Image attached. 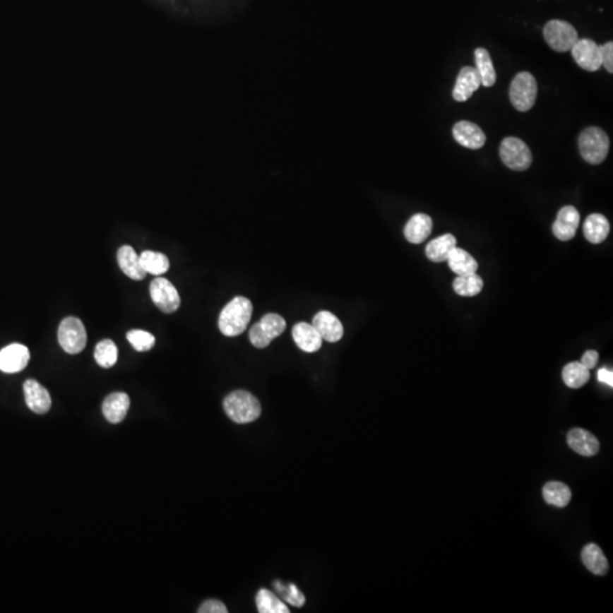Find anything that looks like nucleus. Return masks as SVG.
Segmentation results:
<instances>
[{
    "instance_id": "f257e3e1",
    "label": "nucleus",
    "mask_w": 613,
    "mask_h": 613,
    "mask_svg": "<svg viewBox=\"0 0 613 613\" xmlns=\"http://www.w3.org/2000/svg\"><path fill=\"white\" fill-rule=\"evenodd\" d=\"M252 306L251 301L244 297H237L229 304L224 306L218 319V327L224 335L233 336L240 335L251 319Z\"/></svg>"
},
{
    "instance_id": "f03ea898",
    "label": "nucleus",
    "mask_w": 613,
    "mask_h": 613,
    "mask_svg": "<svg viewBox=\"0 0 613 613\" xmlns=\"http://www.w3.org/2000/svg\"><path fill=\"white\" fill-rule=\"evenodd\" d=\"M224 410L230 419L237 424H249L261 415V405L248 391L237 390L224 399Z\"/></svg>"
},
{
    "instance_id": "7ed1b4c3",
    "label": "nucleus",
    "mask_w": 613,
    "mask_h": 613,
    "mask_svg": "<svg viewBox=\"0 0 613 613\" xmlns=\"http://www.w3.org/2000/svg\"><path fill=\"white\" fill-rule=\"evenodd\" d=\"M579 151L583 158L592 165H599L607 158L610 140L602 129H585L578 138Z\"/></svg>"
},
{
    "instance_id": "20e7f679",
    "label": "nucleus",
    "mask_w": 613,
    "mask_h": 613,
    "mask_svg": "<svg viewBox=\"0 0 613 613\" xmlns=\"http://www.w3.org/2000/svg\"><path fill=\"white\" fill-rule=\"evenodd\" d=\"M510 100L516 109L528 112L535 105L537 83L530 72H521L512 80L509 91Z\"/></svg>"
},
{
    "instance_id": "39448f33",
    "label": "nucleus",
    "mask_w": 613,
    "mask_h": 613,
    "mask_svg": "<svg viewBox=\"0 0 613 613\" xmlns=\"http://www.w3.org/2000/svg\"><path fill=\"white\" fill-rule=\"evenodd\" d=\"M87 340L85 327L76 317L63 319L58 327V342L65 352L78 355L87 345Z\"/></svg>"
},
{
    "instance_id": "423d86ee",
    "label": "nucleus",
    "mask_w": 613,
    "mask_h": 613,
    "mask_svg": "<svg viewBox=\"0 0 613 613\" xmlns=\"http://www.w3.org/2000/svg\"><path fill=\"white\" fill-rule=\"evenodd\" d=\"M287 328V323L282 316L278 314H267L261 321L251 327L249 339L254 347L263 349L268 347L273 340L283 334Z\"/></svg>"
},
{
    "instance_id": "0eeeda50",
    "label": "nucleus",
    "mask_w": 613,
    "mask_h": 613,
    "mask_svg": "<svg viewBox=\"0 0 613 613\" xmlns=\"http://www.w3.org/2000/svg\"><path fill=\"white\" fill-rule=\"evenodd\" d=\"M543 35L547 44L558 52H569L579 39L575 28L561 20H549L544 26Z\"/></svg>"
},
{
    "instance_id": "6e6552de",
    "label": "nucleus",
    "mask_w": 613,
    "mask_h": 613,
    "mask_svg": "<svg viewBox=\"0 0 613 613\" xmlns=\"http://www.w3.org/2000/svg\"><path fill=\"white\" fill-rule=\"evenodd\" d=\"M500 157L504 165L513 171H526L532 165V156L530 148L523 140L509 136L500 145Z\"/></svg>"
},
{
    "instance_id": "1a4fd4ad",
    "label": "nucleus",
    "mask_w": 613,
    "mask_h": 613,
    "mask_svg": "<svg viewBox=\"0 0 613 613\" xmlns=\"http://www.w3.org/2000/svg\"><path fill=\"white\" fill-rule=\"evenodd\" d=\"M150 295L153 304L162 313L172 314L179 309L181 298L171 282L166 278H157L151 282Z\"/></svg>"
},
{
    "instance_id": "9d476101",
    "label": "nucleus",
    "mask_w": 613,
    "mask_h": 613,
    "mask_svg": "<svg viewBox=\"0 0 613 613\" xmlns=\"http://www.w3.org/2000/svg\"><path fill=\"white\" fill-rule=\"evenodd\" d=\"M571 55L583 70L596 72L602 66L601 48L590 39H578L571 48Z\"/></svg>"
},
{
    "instance_id": "9b49d317",
    "label": "nucleus",
    "mask_w": 613,
    "mask_h": 613,
    "mask_svg": "<svg viewBox=\"0 0 613 613\" xmlns=\"http://www.w3.org/2000/svg\"><path fill=\"white\" fill-rule=\"evenodd\" d=\"M30 360V351L25 345L13 343L0 351V371L7 374L23 371Z\"/></svg>"
},
{
    "instance_id": "f8f14e48",
    "label": "nucleus",
    "mask_w": 613,
    "mask_h": 613,
    "mask_svg": "<svg viewBox=\"0 0 613 613\" xmlns=\"http://www.w3.org/2000/svg\"><path fill=\"white\" fill-rule=\"evenodd\" d=\"M581 223L579 213L573 206H564L560 209L553 224V234L560 241L573 239Z\"/></svg>"
},
{
    "instance_id": "ddd939ff",
    "label": "nucleus",
    "mask_w": 613,
    "mask_h": 613,
    "mask_svg": "<svg viewBox=\"0 0 613 613\" xmlns=\"http://www.w3.org/2000/svg\"><path fill=\"white\" fill-rule=\"evenodd\" d=\"M452 134L456 141L463 147L477 150L485 145L486 136L478 125L468 121H460L456 123L452 130Z\"/></svg>"
},
{
    "instance_id": "4468645a",
    "label": "nucleus",
    "mask_w": 613,
    "mask_h": 613,
    "mask_svg": "<svg viewBox=\"0 0 613 613\" xmlns=\"http://www.w3.org/2000/svg\"><path fill=\"white\" fill-rule=\"evenodd\" d=\"M26 405L35 414L44 415L52 407V398L46 388L35 379H28L23 385Z\"/></svg>"
},
{
    "instance_id": "2eb2a0df",
    "label": "nucleus",
    "mask_w": 613,
    "mask_h": 613,
    "mask_svg": "<svg viewBox=\"0 0 613 613\" xmlns=\"http://www.w3.org/2000/svg\"><path fill=\"white\" fill-rule=\"evenodd\" d=\"M482 85L480 74L475 67H463L453 88L452 97L459 102H467Z\"/></svg>"
},
{
    "instance_id": "dca6fc26",
    "label": "nucleus",
    "mask_w": 613,
    "mask_h": 613,
    "mask_svg": "<svg viewBox=\"0 0 613 613\" xmlns=\"http://www.w3.org/2000/svg\"><path fill=\"white\" fill-rule=\"evenodd\" d=\"M313 326L319 333L321 339L330 343H335L342 339L345 328L340 319L330 311H319L313 319Z\"/></svg>"
},
{
    "instance_id": "f3484780",
    "label": "nucleus",
    "mask_w": 613,
    "mask_h": 613,
    "mask_svg": "<svg viewBox=\"0 0 613 613\" xmlns=\"http://www.w3.org/2000/svg\"><path fill=\"white\" fill-rule=\"evenodd\" d=\"M567 442L571 450L584 457H593L600 451L597 439L583 428H573L568 433Z\"/></svg>"
},
{
    "instance_id": "a211bd4d",
    "label": "nucleus",
    "mask_w": 613,
    "mask_h": 613,
    "mask_svg": "<svg viewBox=\"0 0 613 613\" xmlns=\"http://www.w3.org/2000/svg\"><path fill=\"white\" fill-rule=\"evenodd\" d=\"M130 398L123 392H115L104 400L102 414L112 424H119L125 419L130 409Z\"/></svg>"
},
{
    "instance_id": "6ab92c4d",
    "label": "nucleus",
    "mask_w": 613,
    "mask_h": 613,
    "mask_svg": "<svg viewBox=\"0 0 613 613\" xmlns=\"http://www.w3.org/2000/svg\"><path fill=\"white\" fill-rule=\"evenodd\" d=\"M292 336L295 345H298L301 350L304 351V352H316L321 349V345H323V339L313 324L298 323L293 327Z\"/></svg>"
},
{
    "instance_id": "aec40b11",
    "label": "nucleus",
    "mask_w": 613,
    "mask_h": 613,
    "mask_svg": "<svg viewBox=\"0 0 613 613\" xmlns=\"http://www.w3.org/2000/svg\"><path fill=\"white\" fill-rule=\"evenodd\" d=\"M117 261L123 273L134 281H141L145 278L147 273L142 267L140 256L132 246H121L117 251Z\"/></svg>"
},
{
    "instance_id": "412c9836",
    "label": "nucleus",
    "mask_w": 613,
    "mask_h": 613,
    "mask_svg": "<svg viewBox=\"0 0 613 613\" xmlns=\"http://www.w3.org/2000/svg\"><path fill=\"white\" fill-rule=\"evenodd\" d=\"M433 230V220L426 214H416L408 220L405 227V237L414 244L424 242Z\"/></svg>"
},
{
    "instance_id": "4be33fe9",
    "label": "nucleus",
    "mask_w": 613,
    "mask_h": 613,
    "mask_svg": "<svg viewBox=\"0 0 613 613\" xmlns=\"http://www.w3.org/2000/svg\"><path fill=\"white\" fill-rule=\"evenodd\" d=\"M581 560L584 562L585 567L588 568L590 573H594V575L605 576L609 571V562H607L601 547L596 544H588L583 549Z\"/></svg>"
},
{
    "instance_id": "5701e85b",
    "label": "nucleus",
    "mask_w": 613,
    "mask_h": 613,
    "mask_svg": "<svg viewBox=\"0 0 613 613\" xmlns=\"http://www.w3.org/2000/svg\"><path fill=\"white\" fill-rule=\"evenodd\" d=\"M584 235L593 244L603 242L610 232V224L602 214H592L584 222Z\"/></svg>"
},
{
    "instance_id": "b1692460",
    "label": "nucleus",
    "mask_w": 613,
    "mask_h": 613,
    "mask_svg": "<svg viewBox=\"0 0 613 613\" xmlns=\"http://www.w3.org/2000/svg\"><path fill=\"white\" fill-rule=\"evenodd\" d=\"M446 261H448V267L452 272L457 274L458 276L472 274V273H476L478 269L476 259L466 250L458 248V246L452 249Z\"/></svg>"
},
{
    "instance_id": "393cba45",
    "label": "nucleus",
    "mask_w": 613,
    "mask_h": 613,
    "mask_svg": "<svg viewBox=\"0 0 613 613\" xmlns=\"http://www.w3.org/2000/svg\"><path fill=\"white\" fill-rule=\"evenodd\" d=\"M457 246V239L453 235H441L428 243L426 246V256L433 263H443L448 259L450 252Z\"/></svg>"
},
{
    "instance_id": "a878e982",
    "label": "nucleus",
    "mask_w": 613,
    "mask_h": 613,
    "mask_svg": "<svg viewBox=\"0 0 613 613\" xmlns=\"http://www.w3.org/2000/svg\"><path fill=\"white\" fill-rule=\"evenodd\" d=\"M475 69L477 70L484 87H493L496 81V72L493 66L492 58L485 48H477L475 50Z\"/></svg>"
},
{
    "instance_id": "bb28decb",
    "label": "nucleus",
    "mask_w": 613,
    "mask_h": 613,
    "mask_svg": "<svg viewBox=\"0 0 613 613\" xmlns=\"http://www.w3.org/2000/svg\"><path fill=\"white\" fill-rule=\"evenodd\" d=\"M543 498L551 506L564 508L571 500V491L569 486L561 482H549L544 485Z\"/></svg>"
},
{
    "instance_id": "cd10ccee",
    "label": "nucleus",
    "mask_w": 613,
    "mask_h": 613,
    "mask_svg": "<svg viewBox=\"0 0 613 613\" xmlns=\"http://www.w3.org/2000/svg\"><path fill=\"white\" fill-rule=\"evenodd\" d=\"M140 261H141L142 267L147 274L149 273V274L160 276V275L165 274L169 269V261L162 252L145 250L140 256Z\"/></svg>"
},
{
    "instance_id": "c85d7f7f",
    "label": "nucleus",
    "mask_w": 613,
    "mask_h": 613,
    "mask_svg": "<svg viewBox=\"0 0 613 613\" xmlns=\"http://www.w3.org/2000/svg\"><path fill=\"white\" fill-rule=\"evenodd\" d=\"M590 369L581 362H570L562 371L564 384L570 388H581L590 381Z\"/></svg>"
},
{
    "instance_id": "c756f323",
    "label": "nucleus",
    "mask_w": 613,
    "mask_h": 613,
    "mask_svg": "<svg viewBox=\"0 0 613 613\" xmlns=\"http://www.w3.org/2000/svg\"><path fill=\"white\" fill-rule=\"evenodd\" d=\"M483 280L476 273L458 276L453 282L454 292L461 297H475L483 290Z\"/></svg>"
},
{
    "instance_id": "7c9ffc66",
    "label": "nucleus",
    "mask_w": 613,
    "mask_h": 613,
    "mask_svg": "<svg viewBox=\"0 0 613 613\" xmlns=\"http://www.w3.org/2000/svg\"><path fill=\"white\" fill-rule=\"evenodd\" d=\"M256 605L261 613H290L287 605L268 590H261L258 592Z\"/></svg>"
},
{
    "instance_id": "2f4dec72",
    "label": "nucleus",
    "mask_w": 613,
    "mask_h": 613,
    "mask_svg": "<svg viewBox=\"0 0 613 613\" xmlns=\"http://www.w3.org/2000/svg\"><path fill=\"white\" fill-rule=\"evenodd\" d=\"M119 351L112 340H102L95 349V359L97 364L102 368L113 367L117 362Z\"/></svg>"
},
{
    "instance_id": "473e14b6",
    "label": "nucleus",
    "mask_w": 613,
    "mask_h": 613,
    "mask_svg": "<svg viewBox=\"0 0 613 613\" xmlns=\"http://www.w3.org/2000/svg\"><path fill=\"white\" fill-rule=\"evenodd\" d=\"M131 345L139 352L149 351L155 347L156 339L151 333L142 330H132L126 334Z\"/></svg>"
},
{
    "instance_id": "72a5a7b5",
    "label": "nucleus",
    "mask_w": 613,
    "mask_h": 613,
    "mask_svg": "<svg viewBox=\"0 0 613 613\" xmlns=\"http://www.w3.org/2000/svg\"><path fill=\"white\" fill-rule=\"evenodd\" d=\"M283 597L287 603L293 605V607H301L306 602V597L304 594L301 593L299 588L294 584H290L285 590L282 592Z\"/></svg>"
},
{
    "instance_id": "f704fd0d",
    "label": "nucleus",
    "mask_w": 613,
    "mask_h": 613,
    "mask_svg": "<svg viewBox=\"0 0 613 613\" xmlns=\"http://www.w3.org/2000/svg\"><path fill=\"white\" fill-rule=\"evenodd\" d=\"M601 48L602 65L605 67V70L609 73L613 72V44L612 42H607L603 46H600Z\"/></svg>"
},
{
    "instance_id": "c9c22d12",
    "label": "nucleus",
    "mask_w": 613,
    "mask_h": 613,
    "mask_svg": "<svg viewBox=\"0 0 613 613\" xmlns=\"http://www.w3.org/2000/svg\"><path fill=\"white\" fill-rule=\"evenodd\" d=\"M199 613H227L225 605L218 600H208L201 605L198 610Z\"/></svg>"
},
{
    "instance_id": "e433bc0d",
    "label": "nucleus",
    "mask_w": 613,
    "mask_h": 613,
    "mask_svg": "<svg viewBox=\"0 0 613 613\" xmlns=\"http://www.w3.org/2000/svg\"><path fill=\"white\" fill-rule=\"evenodd\" d=\"M599 362V353L595 350H588L584 353L581 364L588 369H593Z\"/></svg>"
},
{
    "instance_id": "4c0bfd02",
    "label": "nucleus",
    "mask_w": 613,
    "mask_h": 613,
    "mask_svg": "<svg viewBox=\"0 0 613 613\" xmlns=\"http://www.w3.org/2000/svg\"><path fill=\"white\" fill-rule=\"evenodd\" d=\"M597 379H599L600 382L605 383V384L610 385L611 388L613 386V373L611 371H607L605 368H602L600 369L599 373H597Z\"/></svg>"
}]
</instances>
